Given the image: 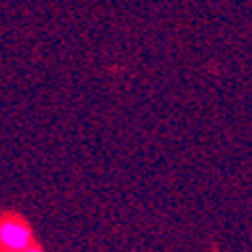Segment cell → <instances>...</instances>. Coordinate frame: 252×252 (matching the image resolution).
<instances>
[{
	"instance_id": "obj_2",
	"label": "cell",
	"mask_w": 252,
	"mask_h": 252,
	"mask_svg": "<svg viewBox=\"0 0 252 252\" xmlns=\"http://www.w3.org/2000/svg\"><path fill=\"white\" fill-rule=\"evenodd\" d=\"M20 252H43V250H38V248H31V246H29V248H25V250H20Z\"/></svg>"
},
{
	"instance_id": "obj_1",
	"label": "cell",
	"mask_w": 252,
	"mask_h": 252,
	"mask_svg": "<svg viewBox=\"0 0 252 252\" xmlns=\"http://www.w3.org/2000/svg\"><path fill=\"white\" fill-rule=\"evenodd\" d=\"M0 244L12 252H20L32 246V232L20 220H2L0 222Z\"/></svg>"
}]
</instances>
